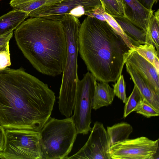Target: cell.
Wrapping results in <instances>:
<instances>
[{"mask_svg": "<svg viewBox=\"0 0 159 159\" xmlns=\"http://www.w3.org/2000/svg\"><path fill=\"white\" fill-rule=\"evenodd\" d=\"M55 93L23 69L0 70V125L40 131L51 117Z\"/></svg>", "mask_w": 159, "mask_h": 159, "instance_id": "cell-1", "label": "cell"}, {"mask_svg": "<svg viewBox=\"0 0 159 159\" xmlns=\"http://www.w3.org/2000/svg\"><path fill=\"white\" fill-rule=\"evenodd\" d=\"M67 44V54L63 72L58 103L59 111L66 118L72 116L79 79L78 75V36L81 23L78 18L70 15L61 20Z\"/></svg>", "mask_w": 159, "mask_h": 159, "instance_id": "cell-4", "label": "cell"}, {"mask_svg": "<svg viewBox=\"0 0 159 159\" xmlns=\"http://www.w3.org/2000/svg\"><path fill=\"white\" fill-rule=\"evenodd\" d=\"M11 65L9 43L6 48L0 51V70L3 69Z\"/></svg>", "mask_w": 159, "mask_h": 159, "instance_id": "cell-26", "label": "cell"}, {"mask_svg": "<svg viewBox=\"0 0 159 159\" xmlns=\"http://www.w3.org/2000/svg\"><path fill=\"white\" fill-rule=\"evenodd\" d=\"M90 131L84 145L67 159H111L107 153L111 146L110 140L103 124L98 121L95 122Z\"/></svg>", "mask_w": 159, "mask_h": 159, "instance_id": "cell-10", "label": "cell"}, {"mask_svg": "<svg viewBox=\"0 0 159 159\" xmlns=\"http://www.w3.org/2000/svg\"><path fill=\"white\" fill-rule=\"evenodd\" d=\"M97 82L96 78L89 71L78 81L72 116L77 134H86L91 129L92 101Z\"/></svg>", "mask_w": 159, "mask_h": 159, "instance_id": "cell-7", "label": "cell"}, {"mask_svg": "<svg viewBox=\"0 0 159 159\" xmlns=\"http://www.w3.org/2000/svg\"><path fill=\"white\" fill-rule=\"evenodd\" d=\"M106 130L110 139L111 146L113 144L128 139L133 129L129 124L121 122L111 126H108Z\"/></svg>", "mask_w": 159, "mask_h": 159, "instance_id": "cell-18", "label": "cell"}, {"mask_svg": "<svg viewBox=\"0 0 159 159\" xmlns=\"http://www.w3.org/2000/svg\"><path fill=\"white\" fill-rule=\"evenodd\" d=\"M14 34L18 48L38 71L53 77L62 73L67 44L61 21L30 18L15 30Z\"/></svg>", "mask_w": 159, "mask_h": 159, "instance_id": "cell-3", "label": "cell"}, {"mask_svg": "<svg viewBox=\"0 0 159 159\" xmlns=\"http://www.w3.org/2000/svg\"><path fill=\"white\" fill-rule=\"evenodd\" d=\"M5 129L2 159H43L40 131L28 129Z\"/></svg>", "mask_w": 159, "mask_h": 159, "instance_id": "cell-6", "label": "cell"}, {"mask_svg": "<svg viewBox=\"0 0 159 159\" xmlns=\"http://www.w3.org/2000/svg\"><path fill=\"white\" fill-rule=\"evenodd\" d=\"M79 52L87 70L99 82H114L122 74L130 49L106 21L87 16L81 24Z\"/></svg>", "mask_w": 159, "mask_h": 159, "instance_id": "cell-2", "label": "cell"}, {"mask_svg": "<svg viewBox=\"0 0 159 159\" xmlns=\"http://www.w3.org/2000/svg\"><path fill=\"white\" fill-rule=\"evenodd\" d=\"M101 5L100 0H62L35 10L30 12L28 16L30 18L41 17L58 21H61L67 15L78 18Z\"/></svg>", "mask_w": 159, "mask_h": 159, "instance_id": "cell-9", "label": "cell"}, {"mask_svg": "<svg viewBox=\"0 0 159 159\" xmlns=\"http://www.w3.org/2000/svg\"><path fill=\"white\" fill-rule=\"evenodd\" d=\"M125 63L131 66L159 93V72L151 64L133 48L126 54Z\"/></svg>", "mask_w": 159, "mask_h": 159, "instance_id": "cell-11", "label": "cell"}, {"mask_svg": "<svg viewBox=\"0 0 159 159\" xmlns=\"http://www.w3.org/2000/svg\"><path fill=\"white\" fill-rule=\"evenodd\" d=\"M5 133V129L0 125V152L2 151L4 148Z\"/></svg>", "mask_w": 159, "mask_h": 159, "instance_id": "cell-30", "label": "cell"}, {"mask_svg": "<svg viewBox=\"0 0 159 159\" xmlns=\"http://www.w3.org/2000/svg\"><path fill=\"white\" fill-rule=\"evenodd\" d=\"M133 49L151 64L159 72V60L156 48L151 44H139Z\"/></svg>", "mask_w": 159, "mask_h": 159, "instance_id": "cell-20", "label": "cell"}, {"mask_svg": "<svg viewBox=\"0 0 159 159\" xmlns=\"http://www.w3.org/2000/svg\"><path fill=\"white\" fill-rule=\"evenodd\" d=\"M119 5L120 9L123 13V16L124 15V10L123 5L122 2V0H116Z\"/></svg>", "mask_w": 159, "mask_h": 159, "instance_id": "cell-31", "label": "cell"}, {"mask_svg": "<svg viewBox=\"0 0 159 159\" xmlns=\"http://www.w3.org/2000/svg\"><path fill=\"white\" fill-rule=\"evenodd\" d=\"M159 9L150 18L146 31L145 44H151L155 47L159 55Z\"/></svg>", "mask_w": 159, "mask_h": 159, "instance_id": "cell-19", "label": "cell"}, {"mask_svg": "<svg viewBox=\"0 0 159 159\" xmlns=\"http://www.w3.org/2000/svg\"><path fill=\"white\" fill-rule=\"evenodd\" d=\"M114 84H112L113 92L115 96L125 103L127 98L125 93L126 84L124 77L121 75Z\"/></svg>", "mask_w": 159, "mask_h": 159, "instance_id": "cell-24", "label": "cell"}, {"mask_svg": "<svg viewBox=\"0 0 159 159\" xmlns=\"http://www.w3.org/2000/svg\"><path fill=\"white\" fill-rule=\"evenodd\" d=\"M124 14L123 16L138 28L146 31L148 23L153 14L136 0H122Z\"/></svg>", "mask_w": 159, "mask_h": 159, "instance_id": "cell-12", "label": "cell"}, {"mask_svg": "<svg viewBox=\"0 0 159 159\" xmlns=\"http://www.w3.org/2000/svg\"><path fill=\"white\" fill-rule=\"evenodd\" d=\"M9 43V42H8L7 44H6L4 45L0 46V51L5 49L6 48V46H7V44Z\"/></svg>", "mask_w": 159, "mask_h": 159, "instance_id": "cell-32", "label": "cell"}, {"mask_svg": "<svg viewBox=\"0 0 159 159\" xmlns=\"http://www.w3.org/2000/svg\"><path fill=\"white\" fill-rule=\"evenodd\" d=\"M43 159H67L77 134L73 117H50L41 131Z\"/></svg>", "mask_w": 159, "mask_h": 159, "instance_id": "cell-5", "label": "cell"}, {"mask_svg": "<svg viewBox=\"0 0 159 159\" xmlns=\"http://www.w3.org/2000/svg\"><path fill=\"white\" fill-rule=\"evenodd\" d=\"M146 9L151 11L154 4L157 3L158 0H136Z\"/></svg>", "mask_w": 159, "mask_h": 159, "instance_id": "cell-29", "label": "cell"}, {"mask_svg": "<svg viewBox=\"0 0 159 159\" xmlns=\"http://www.w3.org/2000/svg\"><path fill=\"white\" fill-rule=\"evenodd\" d=\"M115 95L108 83L97 82L92 101V109L95 110L107 106L112 102Z\"/></svg>", "mask_w": 159, "mask_h": 159, "instance_id": "cell-15", "label": "cell"}, {"mask_svg": "<svg viewBox=\"0 0 159 159\" xmlns=\"http://www.w3.org/2000/svg\"><path fill=\"white\" fill-rule=\"evenodd\" d=\"M13 30L0 35V46L4 45L9 42L13 35Z\"/></svg>", "mask_w": 159, "mask_h": 159, "instance_id": "cell-28", "label": "cell"}, {"mask_svg": "<svg viewBox=\"0 0 159 159\" xmlns=\"http://www.w3.org/2000/svg\"><path fill=\"white\" fill-rule=\"evenodd\" d=\"M135 111L137 113L142 115L147 118L158 116L159 115V112L143 101Z\"/></svg>", "mask_w": 159, "mask_h": 159, "instance_id": "cell-25", "label": "cell"}, {"mask_svg": "<svg viewBox=\"0 0 159 159\" xmlns=\"http://www.w3.org/2000/svg\"><path fill=\"white\" fill-rule=\"evenodd\" d=\"M62 0H11L13 9L28 13L39 8L52 5Z\"/></svg>", "mask_w": 159, "mask_h": 159, "instance_id": "cell-17", "label": "cell"}, {"mask_svg": "<svg viewBox=\"0 0 159 159\" xmlns=\"http://www.w3.org/2000/svg\"><path fill=\"white\" fill-rule=\"evenodd\" d=\"M143 98L138 88L134 85L130 96L127 98L124 106L123 117L126 118L131 113L136 111L143 101Z\"/></svg>", "mask_w": 159, "mask_h": 159, "instance_id": "cell-21", "label": "cell"}, {"mask_svg": "<svg viewBox=\"0 0 159 159\" xmlns=\"http://www.w3.org/2000/svg\"><path fill=\"white\" fill-rule=\"evenodd\" d=\"M159 140L144 136L128 139L112 144L107 153L111 159H159Z\"/></svg>", "mask_w": 159, "mask_h": 159, "instance_id": "cell-8", "label": "cell"}, {"mask_svg": "<svg viewBox=\"0 0 159 159\" xmlns=\"http://www.w3.org/2000/svg\"><path fill=\"white\" fill-rule=\"evenodd\" d=\"M28 13L13 9L0 17V35L15 30L25 19Z\"/></svg>", "mask_w": 159, "mask_h": 159, "instance_id": "cell-16", "label": "cell"}, {"mask_svg": "<svg viewBox=\"0 0 159 159\" xmlns=\"http://www.w3.org/2000/svg\"><path fill=\"white\" fill-rule=\"evenodd\" d=\"M135 46L145 44L146 32L138 28L123 16H111Z\"/></svg>", "mask_w": 159, "mask_h": 159, "instance_id": "cell-14", "label": "cell"}, {"mask_svg": "<svg viewBox=\"0 0 159 159\" xmlns=\"http://www.w3.org/2000/svg\"><path fill=\"white\" fill-rule=\"evenodd\" d=\"M127 72L139 90L143 101L159 112V93L157 92L147 80L131 66L125 63Z\"/></svg>", "mask_w": 159, "mask_h": 159, "instance_id": "cell-13", "label": "cell"}, {"mask_svg": "<svg viewBox=\"0 0 159 159\" xmlns=\"http://www.w3.org/2000/svg\"><path fill=\"white\" fill-rule=\"evenodd\" d=\"M105 12L102 5L86 13L84 15L95 18L100 20L106 21L103 14Z\"/></svg>", "mask_w": 159, "mask_h": 159, "instance_id": "cell-27", "label": "cell"}, {"mask_svg": "<svg viewBox=\"0 0 159 159\" xmlns=\"http://www.w3.org/2000/svg\"><path fill=\"white\" fill-rule=\"evenodd\" d=\"M105 12L111 16H123L116 0H100Z\"/></svg>", "mask_w": 159, "mask_h": 159, "instance_id": "cell-23", "label": "cell"}, {"mask_svg": "<svg viewBox=\"0 0 159 159\" xmlns=\"http://www.w3.org/2000/svg\"><path fill=\"white\" fill-rule=\"evenodd\" d=\"M103 16L106 22L121 37L127 46L130 48H133L134 47L132 44L129 39L113 17L105 12L104 13Z\"/></svg>", "mask_w": 159, "mask_h": 159, "instance_id": "cell-22", "label": "cell"}]
</instances>
